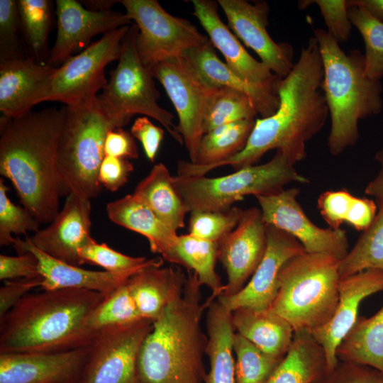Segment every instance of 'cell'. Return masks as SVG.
<instances>
[{
    "instance_id": "46",
    "label": "cell",
    "mask_w": 383,
    "mask_h": 383,
    "mask_svg": "<svg viewBox=\"0 0 383 383\" xmlns=\"http://www.w3.org/2000/svg\"><path fill=\"white\" fill-rule=\"evenodd\" d=\"M316 4L327 26V31L338 43L345 42L350 38L352 23L348 16V6L345 0L301 1L299 8H306Z\"/></svg>"
},
{
    "instance_id": "53",
    "label": "cell",
    "mask_w": 383,
    "mask_h": 383,
    "mask_svg": "<svg viewBox=\"0 0 383 383\" xmlns=\"http://www.w3.org/2000/svg\"><path fill=\"white\" fill-rule=\"evenodd\" d=\"M374 159L379 163L380 170L367 184L365 192L367 195L374 196L376 200H383V148L376 152Z\"/></svg>"
},
{
    "instance_id": "17",
    "label": "cell",
    "mask_w": 383,
    "mask_h": 383,
    "mask_svg": "<svg viewBox=\"0 0 383 383\" xmlns=\"http://www.w3.org/2000/svg\"><path fill=\"white\" fill-rule=\"evenodd\" d=\"M267 248L256 270L237 294L217 299L231 312L241 308L269 309L278 291L279 275L292 257L305 252L303 245L287 233L266 224Z\"/></svg>"
},
{
    "instance_id": "3",
    "label": "cell",
    "mask_w": 383,
    "mask_h": 383,
    "mask_svg": "<svg viewBox=\"0 0 383 383\" xmlns=\"http://www.w3.org/2000/svg\"><path fill=\"white\" fill-rule=\"evenodd\" d=\"M106 295L86 289L26 295L0 318V353H57L89 345V319Z\"/></svg>"
},
{
    "instance_id": "5",
    "label": "cell",
    "mask_w": 383,
    "mask_h": 383,
    "mask_svg": "<svg viewBox=\"0 0 383 383\" xmlns=\"http://www.w3.org/2000/svg\"><path fill=\"white\" fill-rule=\"evenodd\" d=\"M323 62L321 89L331 116L328 148L338 155L359 138L360 119L381 112L383 102L379 80L365 73V57L359 50L345 53L326 30L313 31Z\"/></svg>"
},
{
    "instance_id": "2",
    "label": "cell",
    "mask_w": 383,
    "mask_h": 383,
    "mask_svg": "<svg viewBox=\"0 0 383 383\" xmlns=\"http://www.w3.org/2000/svg\"><path fill=\"white\" fill-rule=\"evenodd\" d=\"M66 107L1 118L0 173L12 182L23 206L40 223H51L60 196L67 195L57 167Z\"/></svg>"
},
{
    "instance_id": "55",
    "label": "cell",
    "mask_w": 383,
    "mask_h": 383,
    "mask_svg": "<svg viewBox=\"0 0 383 383\" xmlns=\"http://www.w3.org/2000/svg\"><path fill=\"white\" fill-rule=\"evenodd\" d=\"M372 15L383 22V0H355Z\"/></svg>"
},
{
    "instance_id": "22",
    "label": "cell",
    "mask_w": 383,
    "mask_h": 383,
    "mask_svg": "<svg viewBox=\"0 0 383 383\" xmlns=\"http://www.w3.org/2000/svg\"><path fill=\"white\" fill-rule=\"evenodd\" d=\"M57 68L30 57L0 62V111L4 116L21 117L44 102Z\"/></svg>"
},
{
    "instance_id": "16",
    "label": "cell",
    "mask_w": 383,
    "mask_h": 383,
    "mask_svg": "<svg viewBox=\"0 0 383 383\" xmlns=\"http://www.w3.org/2000/svg\"><path fill=\"white\" fill-rule=\"evenodd\" d=\"M226 16L228 28L260 57L279 78L292 70L293 48L288 43H276L267 32L270 7L266 1L254 4L245 0H218Z\"/></svg>"
},
{
    "instance_id": "19",
    "label": "cell",
    "mask_w": 383,
    "mask_h": 383,
    "mask_svg": "<svg viewBox=\"0 0 383 383\" xmlns=\"http://www.w3.org/2000/svg\"><path fill=\"white\" fill-rule=\"evenodd\" d=\"M90 214V199L71 192L50 225L26 238L50 257L80 267L79 250L93 238Z\"/></svg>"
},
{
    "instance_id": "39",
    "label": "cell",
    "mask_w": 383,
    "mask_h": 383,
    "mask_svg": "<svg viewBox=\"0 0 383 383\" xmlns=\"http://www.w3.org/2000/svg\"><path fill=\"white\" fill-rule=\"evenodd\" d=\"M257 113L252 101L246 94L219 87L206 110L202 126L204 135L225 124L255 118Z\"/></svg>"
},
{
    "instance_id": "38",
    "label": "cell",
    "mask_w": 383,
    "mask_h": 383,
    "mask_svg": "<svg viewBox=\"0 0 383 383\" xmlns=\"http://www.w3.org/2000/svg\"><path fill=\"white\" fill-rule=\"evenodd\" d=\"M21 28L33 59L41 64L48 56V38L52 21V2L18 0Z\"/></svg>"
},
{
    "instance_id": "7",
    "label": "cell",
    "mask_w": 383,
    "mask_h": 383,
    "mask_svg": "<svg viewBox=\"0 0 383 383\" xmlns=\"http://www.w3.org/2000/svg\"><path fill=\"white\" fill-rule=\"evenodd\" d=\"M66 113L57 148L60 179L68 192L91 199L101 190L99 171L109 131L126 124L108 114L98 97L74 106Z\"/></svg>"
},
{
    "instance_id": "49",
    "label": "cell",
    "mask_w": 383,
    "mask_h": 383,
    "mask_svg": "<svg viewBox=\"0 0 383 383\" xmlns=\"http://www.w3.org/2000/svg\"><path fill=\"white\" fill-rule=\"evenodd\" d=\"M133 170L127 159L104 156L99 171V183L109 191L116 192L127 182Z\"/></svg>"
},
{
    "instance_id": "29",
    "label": "cell",
    "mask_w": 383,
    "mask_h": 383,
    "mask_svg": "<svg viewBox=\"0 0 383 383\" xmlns=\"http://www.w3.org/2000/svg\"><path fill=\"white\" fill-rule=\"evenodd\" d=\"M231 313L235 333L271 355L282 358L287 354L294 331L284 318L270 308H241Z\"/></svg>"
},
{
    "instance_id": "15",
    "label": "cell",
    "mask_w": 383,
    "mask_h": 383,
    "mask_svg": "<svg viewBox=\"0 0 383 383\" xmlns=\"http://www.w3.org/2000/svg\"><path fill=\"white\" fill-rule=\"evenodd\" d=\"M266 248V223L260 209L243 210L234 230L217 243V258L228 276L221 295H234L245 286L260 263Z\"/></svg>"
},
{
    "instance_id": "10",
    "label": "cell",
    "mask_w": 383,
    "mask_h": 383,
    "mask_svg": "<svg viewBox=\"0 0 383 383\" xmlns=\"http://www.w3.org/2000/svg\"><path fill=\"white\" fill-rule=\"evenodd\" d=\"M118 3L138 26L137 51L148 70L160 62L181 56L209 40L187 19L167 13L157 0H122Z\"/></svg>"
},
{
    "instance_id": "21",
    "label": "cell",
    "mask_w": 383,
    "mask_h": 383,
    "mask_svg": "<svg viewBox=\"0 0 383 383\" xmlns=\"http://www.w3.org/2000/svg\"><path fill=\"white\" fill-rule=\"evenodd\" d=\"M383 290V270H366L341 278L338 303L332 318L310 333L324 350L327 372L338 362L336 350L358 317L360 303L366 297Z\"/></svg>"
},
{
    "instance_id": "27",
    "label": "cell",
    "mask_w": 383,
    "mask_h": 383,
    "mask_svg": "<svg viewBox=\"0 0 383 383\" xmlns=\"http://www.w3.org/2000/svg\"><path fill=\"white\" fill-rule=\"evenodd\" d=\"M214 48L209 40L199 47L184 52L182 55L212 85L231 88L246 94L262 118L274 114L279 105L277 92L244 81L218 57Z\"/></svg>"
},
{
    "instance_id": "34",
    "label": "cell",
    "mask_w": 383,
    "mask_h": 383,
    "mask_svg": "<svg viewBox=\"0 0 383 383\" xmlns=\"http://www.w3.org/2000/svg\"><path fill=\"white\" fill-rule=\"evenodd\" d=\"M317 208L331 228H340L347 222L362 232L373 222L378 209L374 200L355 196L345 189L323 192L317 200Z\"/></svg>"
},
{
    "instance_id": "18",
    "label": "cell",
    "mask_w": 383,
    "mask_h": 383,
    "mask_svg": "<svg viewBox=\"0 0 383 383\" xmlns=\"http://www.w3.org/2000/svg\"><path fill=\"white\" fill-rule=\"evenodd\" d=\"M55 4L57 38L46 62L55 67L87 48L94 36L105 35L131 23L126 13L112 10L91 11L74 0H57Z\"/></svg>"
},
{
    "instance_id": "40",
    "label": "cell",
    "mask_w": 383,
    "mask_h": 383,
    "mask_svg": "<svg viewBox=\"0 0 383 383\" xmlns=\"http://www.w3.org/2000/svg\"><path fill=\"white\" fill-rule=\"evenodd\" d=\"M233 347L236 357L235 383H266L283 358L265 353L238 333Z\"/></svg>"
},
{
    "instance_id": "12",
    "label": "cell",
    "mask_w": 383,
    "mask_h": 383,
    "mask_svg": "<svg viewBox=\"0 0 383 383\" xmlns=\"http://www.w3.org/2000/svg\"><path fill=\"white\" fill-rule=\"evenodd\" d=\"M130 25L108 33L71 57L57 68L44 101H59L74 106L97 96L108 81L105 68L118 60L122 41Z\"/></svg>"
},
{
    "instance_id": "50",
    "label": "cell",
    "mask_w": 383,
    "mask_h": 383,
    "mask_svg": "<svg viewBox=\"0 0 383 383\" xmlns=\"http://www.w3.org/2000/svg\"><path fill=\"white\" fill-rule=\"evenodd\" d=\"M131 134L140 142L146 157L154 162L163 140L164 130L154 125L147 116H141L134 121Z\"/></svg>"
},
{
    "instance_id": "52",
    "label": "cell",
    "mask_w": 383,
    "mask_h": 383,
    "mask_svg": "<svg viewBox=\"0 0 383 383\" xmlns=\"http://www.w3.org/2000/svg\"><path fill=\"white\" fill-rule=\"evenodd\" d=\"M104 155L127 160L138 158L134 138L122 128L111 130L106 136Z\"/></svg>"
},
{
    "instance_id": "48",
    "label": "cell",
    "mask_w": 383,
    "mask_h": 383,
    "mask_svg": "<svg viewBox=\"0 0 383 383\" xmlns=\"http://www.w3.org/2000/svg\"><path fill=\"white\" fill-rule=\"evenodd\" d=\"M41 277L38 271V261L30 252L17 256L0 255V279L3 281L21 278Z\"/></svg>"
},
{
    "instance_id": "26",
    "label": "cell",
    "mask_w": 383,
    "mask_h": 383,
    "mask_svg": "<svg viewBox=\"0 0 383 383\" xmlns=\"http://www.w3.org/2000/svg\"><path fill=\"white\" fill-rule=\"evenodd\" d=\"M146 267L126 282L138 311L143 318L155 320L182 294L187 277L177 267Z\"/></svg>"
},
{
    "instance_id": "32",
    "label": "cell",
    "mask_w": 383,
    "mask_h": 383,
    "mask_svg": "<svg viewBox=\"0 0 383 383\" xmlns=\"http://www.w3.org/2000/svg\"><path fill=\"white\" fill-rule=\"evenodd\" d=\"M327 372L323 349L307 332H294L284 357L266 383H315Z\"/></svg>"
},
{
    "instance_id": "9",
    "label": "cell",
    "mask_w": 383,
    "mask_h": 383,
    "mask_svg": "<svg viewBox=\"0 0 383 383\" xmlns=\"http://www.w3.org/2000/svg\"><path fill=\"white\" fill-rule=\"evenodd\" d=\"M138 26L130 25L122 41V50L116 67L98 99L111 116L128 124L133 116L142 114L160 122L180 145L182 135L173 123V115L157 104L160 92L153 76L140 60L136 47Z\"/></svg>"
},
{
    "instance_id": "37",
    "label": "cell",
    "mask_w": 383,
    "mask_h": 383,
    "mask_svg": "<svg viewBox=\"0 0 383 383\" xmlns=\"http://www.w3.org/2000/svg\"><path fill=\"white\" fill-rule=\"evenodd\" d=\"M348 16L361 34L365 45V68L368 77H383V22L355 0L347 1Z\"/></svg>"
},
{
    "instance_id": "28",
    "label": "cell",
    "mask_w": 383,
    "mask_h": 383,
    "mask_svg": "<svg viewBox=\"0 0 383 383\" xmlns=\"http://www.w3.org/2000/svg\"><path fill=\"white\" fill-rule=\"evenodd\" d=\"M255 119H245L215 128L201 138L194 163L180 160L177 176H204L217 164L239 153L245 147Z\"/></svg>"
},
{
    "instance_id": "1",
    "label": "cell",
    "mask_w": 383,
    "mask_h": 383,
    "mask_svg": "<svg viewBox=\"0 0 383 383\" xmlns=\"http://www.w3.org/2000/svg\"><path fill=\"white\" fill-rule=\"evenodd\" d=\"M323 62L313 36L303 47L291 72L276 84L279 98L277 111L255 119L243 150L217 164L236 171L255 165L269 150L282 151L294 165L306 157V143L323 128L329 114L321 89Z\"/></svg>"
},
{
    "instance_id": "42",
    "label": "cell",
    "mask_w": 383,
    "mask_h": 383,
    "mask_svg": "<svg viewBox=\"0 0 383 383\" xmlns=\"http://www.w3.org/2000/svg\"><path fill=\"white\" fill-rule=\"evenodd\" d=\"M82 263L98 265L105 271L133 275L140 270L151 265H162V257L147 259L144 257H131L119 252L106 243H98L92 238L79 250Z\"/></svg>"
},
{
    "instance_id": "33",
    "label": "cell",
    "mask_w": 383,
    "mask_h": 383,
    "mask_svg": "<svg viewBox=\"0 0 383 383\" xmlns=\"http://www.w3.org/2000/svg\"><path fill=\"white\" fill-rule=\"evenodd\" d=\"M339 361L369 365L383 372V306L372 316L357 317L337 348Z\"/></svg>"
},
{
    "instance_id": "24",
    "label": "cell",
    "mask_w": 383,
    "mask_h": 383,
    "mask_svg": "<svg viewBox=\"0 0 383 383\" xmlns=\"http://www.w3.org/2000/svg\"><path fill=\"white\" fill-rule=\"evenodd\" d=\"M18 255L32 252L38 259V271L43 278V290L86 289L109 295L132 275L107 271H94L72 265L50 257L33 246L26 238H16L13 245Z\"/></svg>"
},
{
    "instance_id": "47",
    "label": "cell",
    "mask_w": 383,
    "mask_h": 383,
    "mask_svg": "<svg viewBox=\"0 0 383 383\" xmlns=\"http://www.w3.org/2000/svg\"><path fill=\"white\" fill-rule=\"evenodd\" d=\"M315 383H383V372L366 365L339 361Z\"/></svg>"
},
{
    "instance_id": "20",
    "label": "cell",
    "mask_w": 383,
    "mask_h": 383,
    "mask_svg": "<svg viewBox=\"0 0 383 383\" xmlns=\"http://www.w3.org/2000/svg\"><path fill=\"white\" fill-rule=\"evenodd\" d=\"M89 345L57 353H0V383H79Z\"/></svg>"
},
{
    "instance_id": "30",
    "label": "cell",
    "mask_w": 383,
    "mask_h": 383,
    "mask_svg": "<svg viewBox=\"0 0 383 383\" xmlns=\"http://www.w3.org/2000/svg\"><path fill=\"white\" fill-rule=\"evenodd\" d=\"M206 330L210 369L204 382L235 383L232 313L217 299L207 308Z\"/></svg>"
},
{
    "instance_id": "41",
    "label": "cell",
    "mask_w": 383,
    "mask_h": 383,
    "mask_svg": "<svg viewBox=\"0 0 383 383\" xmlns=\"http://www.w3.org/2000/svg\"><path fill=\"white\" fill-rule=\"evenodd\" d=\"M126 282L106 295L91 313L89 326L94 333L103 328L128 325L143 319Z\"/></svg>"
},
{
    "instance_id": "31",
    "label": "cell",
    "mask_w": 383,
    "mask_h": 383,
    "mask_svg": "<svg viewBox=\"0 0 383 383\" xmlns=\"http://www.w3.org/2000/svg\"><path fill=\"white\" fill-rule=\"evenodd\" d=\"M133 194L173 231L177 232L184 227L188 211L176 187L174 177L163 163L153 166Z\"/></svg>"
},
{
    "instance_id": "6",
    "label": "cell",
    "mask_w": 383,
    "mask_h": 383,
    "mask_svg": "<svg viewBox=\"0 0 383 383\" xmlns=\"http://www.w3.org/2000/svg\"><path fill=\"white\" fill-rule=\"evenodd\" d=\"M340 260L327 253L304 252L289 260L279 275L270 309L294 332L311 333L333 316L338 303Z\"/></svg>"
},
{
    "instance_id": "13",
    "label": "cell",
    "mask_w": 383,
    "mask_h": 383,
    "mask_svg": "<svg viewBox=\"0 0 383 383\" xmlns=\"http://www.w3.org/2000/svg\"><path fill=\"white\" fill-rule=\"evenodd\" d=\"M152 325V321L143 318L97 331L79 383H138V355Z\"/></svg>"
},
{
    "instance_id": "51",
    "label": "cell",
    "mask_w": 383,
    "mask_h": 383,
    "mask_svg": "<svg viewBox=\"0 0 383 383\" xmlns=\"http://www.w3.org/2000/svg\"><path fill=\"white\" fill-rule=\"evenodd\" d=\"M43 281L42 277L5 281L0 288V318Z\"/></svg>"
},
{
    "instance_id": "25",
    "label": "cell",
    "mask_w": 383,
    "mask_h": 383,
    "mask_svg": "<svg viewBox=\"0 0 383 383\" xmlns=\"http://www.w3.org/2000/svg\"><path fill=\"white\" fill-rule=\"evenodd\" d=\"M114 223L145 237L150 250L172 264L181 266L177 248L179 235L133 194L109 202L106 207Z\"/></svg>"
},
{
    "instance_id": "44",
    "label": "cell",
    "mask_w": 383,
    "mask_h": 383,
    "mask_svg": "<svg viewBox=\"0 0 383 383\" xmlns=\"http://www.w3.org/2000/svg\"><path fill=\"white\" fill-rule=\"evenodd\" d=\"M9 188L3 179H0V245H13L16 238L12 233L26 234L27 231L37 232L40 223L26 210L14 204L9 198Z\"/></svg>"
},
{
    "instance_id": "11",
    "label": "cell",
    "mask_w": 383,
    "mask_h": 383,
    "mask_svg": "<svg viewBox=\"0 0 383 383\" xmlns=\"http://www.w3.org/2000/svg\"><path fill=\"white\" fill-rule=\"evenodd\" d=\"M149 71L175 108L179 118L176 130L183 138L190 162L194 163L204 135L206 110L219 87L206 81L183 55L160 62Z\"/></svg>"
},
{
    "instance_id": "43",
    "label": "cell",
    "mask_w": 383,
    "mask_h": 383,
    "mask_svg": "<svg viewBox=\"0 0 383 383\" xmlns=\"http://www.w3.org/2000/svg\"><path fill=\"white\" fill-rule=\"evenodd\" d=\"M243 210L235 206L223 211H193L189 221V234L218 243L238 224Z\"/></svg>"
},
{
    "instance_id": "23",
    "label": "cell",
    "mask_w": 383,
    "mask_h": 383,
    "mask_svg": "<svg viewBox=\"0 0 383 383\" xmlns=\"http://www.w3.org/2000/svg\"><path fill=\"white\" fill-rule=\"evenodd\" d=\"M193 15L223 55L226 64L248 83L276 91L279 79L265 64L253 58L219 17L218 3L211 0H192Z\"/></svg>"
},
{
    "instance_id": "36",
    "label": "cell",
    "mask_w": 383,
    "mask_h": 383,
    "mask_svg": "<svg viewBox=\"0 0 383 383\" xmlns=\"http://www.w3.org/2000/svg\"><path fill=\"white\" fill-rule=\"evenodd\" d=\"M181 266L194 272L201 285H206L216 298L224 285L216 271L217 243L199 238L190 234L179 235L177 248Z\"/></svg>"
},
{
    "instance_id": "8",
    "label": "cell",
    "mask_w": 383,
    "mask_h": 383,
    "mask_svg": "<svg viewBox=\"0 0 383 383\" xmlns=\"http://www.w3.org/2000/svg\"><path fill=\"white\" fill-rule=\"evenodd\" d=\"M176 187L188 212L223 211L245 196H267L284 189L290 182L309 183L294 164L280 150L261 165L246 167L218 177H174Z\"/></svg>"
},
{
    "instance_id": "45",
    "label": "cell",
    "mask_w": 383,
    "mask_h": 383,
    "mask_svg": "<svg viewBox=\"0 0 383 383\" xmlns=\"http://www.w3.org/2000/svg\"><path fill=\"white\" fill-rule=\"evenodd\" d=\"M20 28L18 1L0 0V62L26 57L20 48Z\"/></svg>"
},
{
    "instance_id": "35",
    "label": "cell",
    "mask_w": 383,
    "mask_h": 383,
    "mask_svg": "<svg viewBox=\"0 0 383 383\" xmlns=\"http://www.w3.org/2000/svg\"><path fill=\"white\" fill-rule=\"evenodd\" d=\"M376 201L378 209L373 222L340 261V279L366 270H383V200Z\"/></svg>"
},
{
    "instance_id": "14",
    "label": "cell",
    "mask_w": 383,
    "mask_h": 383,
    "mask_svg": "<svg viewBox=\"0 0 383 383\" xmlns=\"http://www.w3.org/2000/svg\"><path fill=\"white\" fill-rule=\"evenodd\" d=\"M299 192L293 187L270 195L256 196L265 223L295 238L306 252L327 253L341 260L348 252L346 231L315 225L297 201Z\"/></svg>"
},
{
    "instance_id": "4",
    "label": "cell",
    "mask_w": 383,
    "mask_h": 383,
    "mask_svg": "<svg viewBox=\"0 0 383 383\" xmlns=\"http://www.w3.org/2000/svg\"><path fill=\"white\" fill-rule=\"evenodd\" d=\"M196 274L188 271L183 292L152 321L138 358V383H202L207 337L201 328L202 313L216 299L201 303Z\"/></svg>"
},
{
    "instance_id": "54",
    "label": "cell",
    "mask_w": 383,
    "mask_h": 383,
    "mask_svg": "<svg viewBox=\"0 0 383 383\" xmlns=\"http://www.w3.org/2000/svg\"><path fill=\"white\" fill-rule=\"evenodd\" d=\"M118 1L113 0H83L81 4L89 11L100 12L111 11V8Z\"/></svg>"
}]
</instances>
